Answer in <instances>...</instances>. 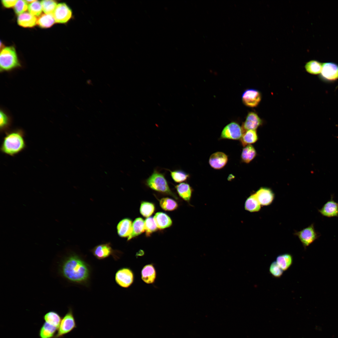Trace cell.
Here are the masks:
<instances>
[{"label": "cell", "mask_w": 338, "mask_h": 338, "mask_svg": "<svg viewBox=\"0 0 338 338\" xmlns=\"http://www.w3.org/2000/svg\"><path fill=\"white\" fill-rule=\"evenodd\" d=\"M146 185L151 189L173 197L177 199V196L171 190L165 175L154 170L145 181Z\"/></svg>", "instance_id": "3"}, {"label": "cell", "mask_w": 338, "mask_h": 338, "mask_svg": "<svg viewBox=\"0 0 338 338\" xmlns=\"http://www.w3.org/2000/svg\"><path fill=\"white\" fill-rule=\"evenodd\" d=\"M318 211L323 216L331 218L338 217V204L334 200L333 197L327 202Z\"/></svg>", "instance_id": "15"}, {"label": "cell", "mask_w": 338, "mask_h": 338, "mask_svg": "<svg viewBox=\"0 0 338 338\" xmlns=\"http://www.w3.org/2000/svg\"><path fill=\"white\" fill-rule=\"evenodd\" d=\"M144 228L146 235L147 236L156 231L158 228L154 218L152 217L148 218L145 220Z\"/></svg>", "instance_id": "36"}, {"label": "cell", "mask_w": 338, "mask_h": 338, "mask_svg": "<svg viewBox=\"0 0 338 338\" xmlns=\"http://www.w3.org/2000/svg\"><path fill=\"white\" fill-rule=\"evenodd\" d=\"M243 133L242 127L235 122H231L223 130L220 138L233 140H240Z\"/></svg>", "instance_id": "9"}, {"label": "cell", "mask_w": 338, "mask_h": 338, "mask_svg": "<svg viewBox=\"0 0 338 338\" xmlns=\"http://www.w3.org/2000/svg\"><path fill=\"white\" fill-rule=\"evenodd\" d=\"M35 1V0H26V2H27V3H30V4L33 2Z\"/></svg>", "instance_id": "41"}, {"label": "cell", "mask_w": 338, "mask_h": 338, "mask_svg": "<svg viewBox=\"0 0 338 338\" xmlns=\"http://www.w3.org/2000/svg\"><path fill=\"white\" fill-rule=\"evenodd\" d=\"M269 270L271 274L275 278L281 277L284 272V271L279 266L276 261L271 263Z\"/></svg>", "instance_id": "38"}, {"label": "cell", "mask_w": 338, "mask_h": 338, "mask_svg": "<svg viewBox=\"0 0 338 338\" xmlns=\"http://www.w3.org/2000/svg\"><path fill=\"white\" fill-rule=\"evenodd\" d=\"M294 234L298 237L305 248L313 243L320 235L315 229L313 223L300 231H295Z\"/></svg>", "instance_id": "6"}, {"label": "cell", "mask_w": 338, "mask_h": 338, "mask_svg": "<svg viewBox=\"0 0 338 338\" xmlns=\"http://www.w3.org/2000/svg\"><path fill=\"white\" fill-rule=\"evenodd\" d=\"M320 75L322 79L326 81H333L338 79V65L332 62L322 63Z\"/></svg>", "instance_id": "11"}, {"label": "cell", "mask_w": 338, "mask_h": 338, "mask_svg": "<svg viewBox=\"0 0 338 338\" xmlns=\"http://www.w3.org/2000/svg\"><path fill=\"white\" fill-rule=\"evenodd\" d=\"M322 66V63L315 60H312L307 62L305 66L306 71L309 73L314 75L320 74Z\"/></svg>", "instance_id": "29"}, {"label": "cell", "mask_w": 338, "mask_h": 338, "mask_svg": "<svg viewBox=\"0 0 338 338\" xmlns=\"http://www.w3.org/2000/svg\"><path fill=\"white\" fill-rule=\"evenodd\" d=\"M36 17L27 12H24L18 15L17 22L18 24L23 27L30 28L37 24Z\"/></svg>", "instance_id": "19"}, {"label": "cell", "mask_w": 338, "mask_h": 338, "mask_svg": "<svg viewBox=\"0 0 338 338\" xmlns=\"http://www.w3.org/2000/svg\"><path fill=\"white\" fill-rule=\"evenodd\" d=\"M244 207L246 210L250 212H257L260 211L261 205L254 193L251 194L247 198Z\"/></svg>", "instance_id": "25"}, {"label": "cell", "mask_w": 338, "mask_h": 338, "mask_svg": "<svg viewBox=\"0 0 338 338\" xmlns=\"http://www.w3.org/2000/svg\"><path fill=\"white\" fill-rule=\"evenodd\" d=\"M145 231L144 221L141 218H136L133 223V231L131 234L128 238V240L140 235Z\"/></svg>", "instance_id": "28"}, {"label": "cell", "mask_w": 338, "mask_h": 338, "mask_svg": "<svg viewBox=\"0 0 338 338\" xmlns=\"http://www.w3.org/2000/svg\"><path fill=\"white\" fill-rule=\"evenodd\" d=\"M276 262L281 269L285 271L292 265L293 262V256L289 253L281 254L277 256Z\"/></svg>", "instance_id": "24"}, {"label": "cell", "mask_w": 338, "mask_h": 338, "mask_svg": "<svg viewBox=\"0 0 338 338\" xmlns=\"http://www.w3.org/2000/svg\"><path fill=\"white\" fill-rule=\"evenodd\" d=\"M158 228L163 229L170 227L172 224L170 218L162 212L157 213L153 217Z\"/></svg>", "instance_id": "20"}, {"label": "cell", "mask_w": 338, "mask_h": 338, "mask_svg": "<svg viewBox=\"0 0 338 338\" xmlns=\"http://www.w3.org/2000/svg\"><path fill=\"white\" fill-rule=\"evenodd\" d=\"M155 207L152 203L147 202H142L141 204L140 212L144 217L148 218L154 212Z\"/></svg>", "instance_id": "34"}, {"label": "cell", "mask_w": 338, "mask_h": 338, "mask_svg": "<svg viewBox=\"0 0 338 338\" xmlns=\"http://www.w3.org/2000/svg\"><path fill=\"white\" fill-rule=\"evenodd\" d=\"M261 99V93L259 90L253 89L246 90L242 96L243 104L246 106L251 108L257 107L260 103Z\"/></svg>", "instance_id": "10"}, {"label": "cell", "mask_w": 338, "mask_h": 338, "mask_svg": "<svg viewBox=\"0 0 338 338\" xmlns=\"http://www.w3.org/2000/svg\"><path fill=\"white\" fill-rule=\"evenodd\" d=\"M262 123V120L257 113L253 112H249L241 127L243 133L249 130H256Z\"/></svg>", "instance_id": "14"}, {"label": "cell", "mask_w": 338, "mask_h": 338, "mask_svg": "<svg viewBox=\"0 0 338 338\" xmlns=\"http://www.w3.org/2000/svg\"><path fill=\"white\" fill-rule=\"evenodd\" d=\"M93 255L97 259H103L111 255L116 258L115 251L112 249L110 243L102 244L96 246L92 250Z\"/></svg>", "instance_id": "13"}, {"label": "cell", "mask_w": 338, "mask_h": 338, "mask_svg": "<svg viewBox=\"0 0 338 338\" xmlns=\"http://www.w3.org/2000/svg\"><path fill=\"white\" fill-rule=\"evenodd\" d=\"M28 10L29 13L34 16H38L41 14L42 8L41 2L35 0L28 5Z\"/></svg>", "instance_id": "37"}, {"label": "cell", "mask_w": 338, "mask_h": 338, "mask_svg": "<svg viewBox=\"0 0 338 338\" xmlns=\"http://www.w3.org/2000/svg\"><path fill=\"white\" fill-rule=\"evenodd\" d=\"M58 330L55 326L44 322L39 330L38 335L40 338H54Z\"/></svg>", "instance_id": "21"}, {"label": "cell", "mask_w": 338, "mask_h": 338, "mask_svg": "<svg viewBox=\"0 0 338 338\" xmlns=\"http://www.w3.org/2000/svg\"><path fill=\"white\" fill-rule=\"evenodd\" d=\"M26 146L24 132L18 129L6 132L1 143L0 150L5 155L13 156L24 150Z\"/></svg>", "instance_id": "2"}, {"label": "cell", "mask_w": 338, "mask_h": 338, "mask_svg": "<svg viewBox=\"0 0 338 338\" xmlns=\"http://www.w3.org/2000/svg\"><path fill=\"white\" fill-rule=\"evenodd\" d=\"M156 277L155 268L152 264L144 266L141 271V278L147 284H152L155 281Z\"/></svg>", "instance_id": "17"}, {"label": "cell", "mask_w": 338, "mask_h": 338, "mask_svg": "<svg viewBox=\"0 0 338 338\" xmlns=\"http://www.w3.org/2000/svg\"><path fill=\"white\" fill-rule=\"evenodd\" d=\"M43 319L45 322L54 326L58 329L62 318L58 312L52 310L45 314L43 316Z\"/></svg>", "instance_id": "27"}, {"label": "cell", "mask_w": 338, "mask_h": 338, "mask_svg": "<svg viewBox=\"0 0 338 338\" xmlns=\"http://www.w3.org/2000/svg\"><path fill=\"white\" fill-rule=\"evenodd\" d=\"M20 66L13 47H7L2 49L0 54L1 71H10Z\"/></svg>", "instance_id": "4"}, {"label": "cell", "mask_w": 338, "mask_h": 338, "mask_svg": "<svg viewBox=\"0 0 338 338\" xmlns=\"http://www.w3.org/2000/svg\"></svg>", "instance_id": "42"}, {"label": "cell", "mask_w": 338, "mask_h": 338, "mask_svg": "<svg viewBox=\"0 0 338 338\" xmlns=\"http://www.w3.org/2000/svg\"><path fill=\"white\" fill-rule=\"evenodd\" d=\"M254 194L261 206H267L270 205L274 198V192L268 187H261Z\"/></svg>", "instance_id": "12"}, {"label": "cell", "mask_w": 338, "mask_h": 338, "mask_svg": "<svg viewBox=\"0 0 338 338\" xmlns=\"http://www.w3.org/2000/svg\"><path fill=\"white\" fill-rule=\"evenodd\" d=\"M169 171L170 172L171 178L176 182L180 183L185 181L187 180L189 177L188 174L180 169Z\"/></svg>", "instance_id": "31"}, {"label": "cell", "mask_w": 338, "mask_h": 338, "mask_svg": "<svg viewBox=\"0 0 338 338\" xmlns=\"http://www.w3.org/2000/svg\"><path fill=\"white\" fill-rule=\"evenodd\" d=\"M256 155L257 152L255 148L252 145H249L243 148L241 157L243 162L248 163L256 157Z\"/></svg>", "instance_id": "26"}, {"label": "cell", "mask_w": 338, "mask_h": 338, "mask_svg": "<svg viewBox=\"0 0 338 338\" xmlns=\"http://www.w3.org/2000/svg\"><path fill=\"white\" fill-rule=\"evenodd\" d=\"M0 128L1 132H8L11 124V121L9 116L3 110L0 112Z\"/></svg>", "instance_id": "33"}, {"label": "cell", "mask_w": 338, "mask_h": 338, "mask_svg": "<svg viewBox=\"0 0 338 338\" xmlns=\"http://www.w3.org/2000/svg\"><path fill=\"white\" fill-rule=\"evenodd\" d=\"M160 205L163 209L167 211L174 210L178 207L177 202L173 199L168 197L161 198L160 201Z\"/></svg>", "instance_id": "32"}, {"label": "cell", "mask_w": 338, "mask_h": 338, "mask_svg": "<svg viewBox=\"0 0 338 338\" xmlns=\"http://www.w3.org/2000/svg\"><path fill=\"white\" fill-rule=\"evenodd\" d=\"M55 22L53 15L45 13L37 19V24L41 28H48L52 26Z\"/></svg>", "instance_id": "30"}, {"label": "cell", "mask_w": 338, "mask_h": 338, "mask_svg": "<svg viewBox=\"0 0 338 338\" xmlns=\"http://www.w3.org/2000/svg\"><path fill=\"white\" fill-rule=\"evenodd\" d=\"M134 274L132 271L128 268H123L119 269L115 274L116 283L124 288L129 287L133 283Z\"/></svg>", "instance_id": "8"}, {"label": "cell", "mask_w": 338, "mask_h": 338, "mask_svg": "<svg viewBox=\"0 0 338 338\" xmlns=\"http://www.w3.org/2000/svg\"><path fill=\"white\" fill-rule=\"evenodd\" d=\"M28 5L26 0H17L15 6L14 10L15 13L20 15L25 12L28 9Z\"/></svg>", "instance_id": "39"}, {"label": "cell", "mask_w": 338, "mask_h": 338, "mask_svg": "<svg viewBox=\"0 0 338 338\" xmlns=\"http://www.w3.org/2000/svg\"><path fill=\"white\" fill-rule=\"evenodd\" d=\"M77 327L72 308L69 307L62 318L57 332L54 338H63Z\"/></svg>", "instance_id": "5"}, {"label": "cell", "mask_w": 338, "mask_h": 338, "mask_svg": "<svg viewBox=\"0 0 338 338\" xmlns=\"http://www.w3.org/2000/svg\"><path fill=\"white\" fill-rule=\"evenodd\" d=\"M117 228L118 234L120 236L128 238L132 232L133 223L130 219L124 218L119 222Z\"/></svg>", "instance_id": "18"}, {"label": "cell", "mask_w": 338, "mask_h": 338, "mask_svg": "<svg viewBox=\"0 0 338 338\" xmlns=\"http://www.w3.org/2000/svg\"><path fill=\"white\" fill-rule=\"evenodd\" d=\"M53 15L55 22L60 23H66L73 18V13L71 8L65 3L58 4Z\"/></svg>", "instance_id": "7"}, {"label": "cell", "mask_w": 338, "mask_h": 338, "mask_svg": "<svg viewBox=\"0 0 338 338\" xmlns=\"http://www.w3.org/2000/svg\"><path fill=\"white\" fill-rule=\"evenodd\" d=\"M228 160V156L225 153L218 151L211 155L209 159V163L213 168L220 169L224 167Z\"/></svg>", "instance_id": "16"}, {"label": "cell", "mask_w": 338, "mask_h": 338, "mask_svg": "<svg viewBox=\"0 0 338 338\" xmlns=\"http://www.w3.org/2000/svg\"><path fill=\"white\" fill-rule=\"evenodd\" d=\"M258 140V136L256 130H249L244 132L240 139L242 145L245 146L253 144Z\"/></svg>", "instance_id": "23"}, {"label": "cell", "mask_w": 338, "mask_h": 338, "mask_svg": "<svg viewBox=\"0 0 338 338\" xmlns=\"http://www.w3.org/2000/svg\"><path fill=\"white\" fill-rule=\"evenodd\" d=\"M59 271L63 277L74 283L85 284L90 277L89 266L75 254L70 255L66 258L61 263Z\"/></svg>", "instance_id": "1"}, {"label": "cell", "mask_w": 338, "mask_h": 338, "mask_svg": "<svg viewBox=\"0 0 338 338\" xmlns=\"http://www.w3.org/2000/svg\"><path fill=\"white\" fill-rule=\"evenodd\" d=\"M175 187L178 194L181 198L187 202L190 201L192 189L188 184L182 182L177 185Z\"/></svg>", "instance_id": "22"}, {"label": "cell", "mask_w": 338, "mask_h": 338, "mask_svg": "<svg viewBox=\"0 0 338 338\" xmlns=\"http://www.w3.org/2000/svg\"><path fill=\"white\" fill-rule=\"evenodd\" d=\"M16 0H3L1 1L3 5L6 8H10L14 6L17 2Z\"/></svg>", "instance_id": "40"}, {"label": "cell", "mask_w": 338, "mask_h": 338, "mask_svg": "<svg viewBox=\"0 0 338 338\" xmlns=\"http://www.w3.org/2000/svg\"><path fill=\"white\" fill-rule=\"evenodd\" d=\"M41 3L44 12L45 14L53 15L57 5V2L54 0H44Z\"/></svg>", "instance_id": "35"}]
</instances>
